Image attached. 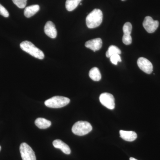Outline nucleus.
<instances>
[{"mask_svg":"<svg viewBox=\"0 0 160 160\" xmlns=\"http://www.w3.org/2000/svg\"><path fill=\"white\" fill-rule=\"evenodd\" d=\"M20 151L22 160H36L34 152L27 143L24 142L21 144Z\"/></svg>","mask_w":160,"mask_h":160,"instance_id":"39448f33","label":"nucleus"},{"mask_svg":"<svg viewBox=\"0 0 160 160\" xmlns=\"http://www.w3.org/2000/svg\"><path fill=\"white\" fill-rule=\"evenodd\" d=\"M82 0H66V9L68 11H72L74 10L79 5Z\"/></svg>","mask_w":160,"mask_h":160,"instance_id":"dca6fc26","label":"nucleus"},{"mask_svg":"<svg viewBox=\"0 0 160 160\" xmlns=\"http://www.w3.org/2000/svg\"><path fill=\"white\" fill-rule=\"evenodd\" d=\"M102 45V41L100 38L89 40L85 43V46L86 48H89L94 52L98 51L101 49Z\"/></svg>","mask_w":160,"mask_h":160,"instance_id":"1a4fd4ad","label":"nucleus"},{"mask_svg":"<svg viewBox=\"0 0 160 160\" xmlns=\"http://www.w3.org/2000/svg\"><path fill=\"white\" fill-rule=\"evenodd\" d=\"M27 0H12V2L18 8L23 9L26 7Z\"/></svg>","mask_w":160,"mask_h":160,"instance_id":"6ab92c4d","label":"nucleus"},{"mask_svg":"<svg viewBox=\"0 0 160 160\" xmlns=\"http://www.w3.org/2000/svg\"><path fill=\"white\" fill-rule=\"evenodd\" d=\"M132 30V26L130 22H126L124 24L123 27V31L125 36H131Z\"/></svg>","mask_w":160,"mask_h":160,"instance_id":"a211bd4d","label":"nucleus"},{"mask_svg":"<svg viewBox=\"0 0 160 160\" xmlns=\"http://www.w3.org/2000/svg\"><path fill=\"white\" fill-rule=\"evenodd\" d=\"M99 99L102 105L109 109L115 108V100L112 94L108 92H104L100 95Z\"/></svg>","mask_w":160,"mask_h":160,"instance_id":"423d86ee","label":"nucleus"},{"mask_svg":"<svg viewBox=\"0 0 160 160\" xmlns=\"http://www.w3.org/2000/svg\"><path fill=\"white\" fill-rule=\"evenodd\" d=\"M122 53L121 50L118 47L115 46H109V49L106 52V56L107 58H110L111 56L114 54H121Z\"/></svg>","mask_w":160,"mask_h":160,"instance_id":"f3484780","label":"nucleus"},{"mask_svg":"<svg viewBox=\"0 0 160 160\" xmlns=\"http://www.w3.org/2000/svg\"><path fill=\"white\" fill-rule=\"evenodd\" d=\"M35 124L40 129H47L51 125V122L50 121L41 118H38L35 121Z\"/></svg>","mask_w":160,"mask_h":160,"instance_id":"4468645a","label":"nucleus"},{"mask_svg":"<svg viewBox=\"0 0 160 160\" xmlns=\"http://www.w3.org/2000/svg\"><path fill=\"white\" fill-rule=\"evenodd\" d=\"M45 33L51 38H55L57 36V30L54 23L51 21H48L44 27Z\"/></svg>","mask_w":160,"mask_h":160,"instance_id":"9d476101","label":"nucleus"},{"mask_svg":"<svg viewBox=\"0 0 160 160\" xmlns=\"http://www.w3.org/2000/svg\"><path fill=\"white\" fill-rule=\"evenodd\" d=\"M120 137L128 142H132L136 139L137 134L135 132L120 130Z\"/></svg>","mask_w":160,"mask_h":160,"instance_id":"f8f14e48","label":"nucleus"},{"mask_svg":"<svg viewBox=\"0 0 160 160\" xmlns=\"http://www.w3.org/2000/svg\"><path fill=\"white\" fill-rule=\"evenodd\" d=\"M109 58L111 62L115 65H117L118 62H122V59L119 54L113 55Z\"/></svg>","mask_w":160,"mask_h":160,"instance_id":"aec40b11","label":"nucleus"},{"mask_svg":"<svg viewBox=\"0 0 160 160\" xmlns=\"http://www.w3.org/2000/svg\"><path fill=\"white\" fill-rule=\"evenodd\" d=\"M52 145L55 148L59 149L66 154H69L71 153V149L67 144L64 143L62 140L57 139L54 140Z\"/></svg>","mask_w":160,"mask_h":160,"instance_id":"9b49d317","label":"nucleus"},{"mask_svg":"<svg viewBox=\"0 0 160 160\" xmlns=\"http://www.w3.org/2000/svg\"><path fill=\"white\" fill-rule=\"evenodd\" d=\"M103 13L99 9L92 10L86 18V23L88 28L93 29L100 26L102 22Z\"/></svg>","mask_w":160,"mask_h":160,"instance_id":"f257e3e1","label":"nucleus"},{"mask_svg":"<svg viewBox=\"0 0 160 160\" xmlns=\"http://www.w3.org/2000/svg\"><path fill=\"white\" fill-rule=\"evenodd\" d=\"M1 146H0V151H1Z\"/></svg>","mask_w":160,"mask_h":160,"instance_id":"b1692460","label":"nucleus"},{"mask_svg":"<svg viewBox=\"0 0 160 160\" xmlns=\"http://www.w3.org/2000/svg\"><path fill=\"white\" fill-rule=\"evenodd\" d=\"M20 47L23 51L39 59H43L45 57V55L43 52L29 41L22 42L20 44Z\"/></svg>","mask_w":160,"mask_h":160,"instance_id":"f03ea898","label":"nucleus"},{"mask_svg":"<svg viewBox=\"0 0 160 160\" xmlns=\"http://www.w3.org/2000/svg\"><path fill=\"white\" fill-rule=\"evenodd\" d=\"M129 160H138L137 159H136L134 158H130V159H129Z\"/></svg>","mask_w":160,"mask_h":160,"instance_id":"5701e85b","label":"nucleus"},{"mask_svg":"<svg viewBox=\"0 0 160 160\" xmlns=\"http://www.w3.org/2000/svg\"><path fill=\"white\" fill-rule=\"evenodd\" d=\"M0 15L5 18H8L9 16V12L1 4H0Z\"/></svg>","mask_w":160,"mask_h":160,"instance_id":"412c9836","label":"nucleus"},{"mask_svg":"<svg viewBox=\"0 0 160 160\" xmlns=\"http://www.w3.org/2000/svg\"><path fill=\"white\" fill-rule=\"evenodd\" d=\"M143 26L146 31L149 33L154 32L159 26V22L155 21L151 17L147 16L143 21Z\"/></svg>","mask_w":160,"mask_h":160,"instance_id":"0eeeda50","label":"nucleus"},{"mask_svg":"<svg viewBox=\"0 0 160 160\" xmlns=\"http://www.w3.org/2000/svg\"><path fill=\"white\" fill-rule=\"evenodd\" d=\"M70 102L69 98L62 96H54L45 101L47 107L51 108H60L67 106Z\"/></svg>","mask_w":160,"mask_h":160,"instance_id":"20e7f679","label":"nucleus"},{"mask_svg":"<svg viewBox=\"0 0 160 160\" xmlns=\"http://www.w3.org/2000/svg\"><path fill=\"white\" fill-rule=\"evenodd\" d=\"M122 42L123 43L126 45H129L131 44L132 42V38L131 36L123 35Z\"/></svg>","mask_w":160,"mask_h":160,"instance_id":"4be33fe9","label":"nucleus"},{"mask_svg":"<svg viewBox=\"0 0 160 160\" xmlns=\"http://www.w3.org/2000/svg\"><path fill=\"white\" fill-rule=\"evenodd\" d=\"M138 66L142 71L147 74H150L153 70V66L151 62L143 57L139 58L138 60Z\"/></svg>","mask_w":160,"mask_h":160,"instance_id":"6e6552de","label":"nucleus"},{"mask_svg":"<svg viewBox=\"0 0 160 160\" xmlns=\"http://www.w3.org/2000/svg\"><path fill=\"white\" fill-rule=\"evenodd\" d=\"M122 1H125V0H122Z\"/></svg>","mask_w":160,"mask_h":160,"instance_id":"393cba45","label":"nucleus"},{"mask_svg":"<svg viewBox=\"0 0 160 160\" xmlns=\"http://www.w3.org/2000/svg\"><path fill=\"white\" fill-rule=\"evenodd\" d=\"M40 6L38 5H32L25 8L24 15L26 18H29L34 15L39 10Z\"/></svg>","mask_w":160,"mask_h":160,"instance_id":"ddd939ff","label":"nucleus"},{"mask_svg":"<svg viewBox=\"0 0 160 160\" xmlns=\"http://www.w3.org/2000/svg\"><path fill=\"white\" fill-rule=\"evenodd\" d=\"M89 76L92 80L96 82L99 81L102 78L99 69L97 67H93L90 69L89 72Z\"/></svg>","mask_w":160,"mask_h":160,"instance_id":"2eb2a0df","label":"nucleus"},{"mask_svg":"<svg viewBox=\"0 0 160 160\" xmlns=\"http://www.w3.org/2000/svg\"><path fill=\"white\" fill-rule=\"evenodd\" d=\"M91 124L86 121H78L75 123L72 128V131L74 134L84 136L89 133L92 130Z\"/></svg>","mask_w":160,"mask_h":160,"instance_id":"7ed1b4c3","label":"nucleus"}]
</instances>
